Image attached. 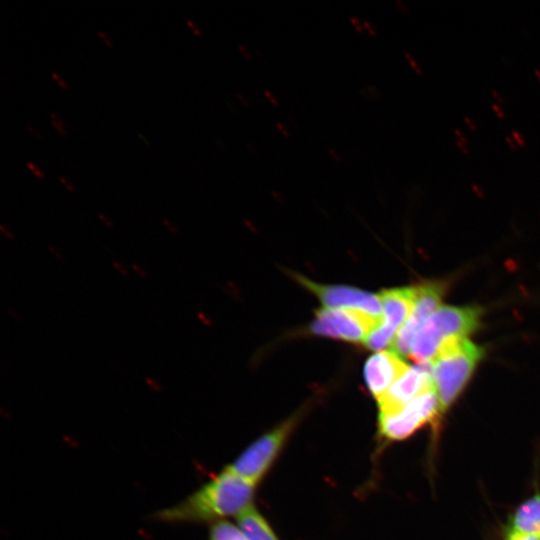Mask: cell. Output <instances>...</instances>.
<instances>
[{"label":"cell","instance_id":"cell-1","mask_svg":"<svg viewBox=\"0 0 540 540\" xmlns=\"http://www.w3.org/2000/svg\"><path fill=\"white\" fill-rule=\"evenodd\" d=\"M256 485L224 468L214 478L155 518L169 523H208L238 516L251 505Z\"/></svg>","mask_w":540,"mask_h":540},{"label":"cell","instance_id":"cell-2","mask_svg":"<svg viewBox=\"0 0 540 540\" xmlns=\"http://www.w3.org/2000/svg\"><path fill=\"white\" fill-rule=\"evenodd\" d=\"M483 354L481 346L466 338L451 339L441 345L430 362L442 411L460 395Z\"/></svg>","mask_w":540,"mask_h":540},{"label":"cell","instance_id":"cell-3","mask_svg":"<svg viewBox=\"0 0 540 540\" xmlns=\"http://www.w3.org/2000/svg\"><path fill=\"white\" fill-rule=\"evenodd\" d=\"M482 313L478 306L439 307L416 334L409 357L416 363L430 362L444 342L465 338L474 332Z\"/></svg>","mask_w":540,"mask_h":540},{"label":"cell","instance_id":"cell-4","mask_svg":"<svg viewBox=\"0 0 540 540\" xmlns=\"http://www.w3.org/2000/svg\"><path fill=\"white\" fill-rule=\"evenodd\" d=\"M300 416L296 413L258 437L226 468L257 486L278 458Z\"/></svg>","mask_w":540,"mask_h":540},{"label":"cell","instance_id":"cell-5","mask_svg":"<svg viewBox=\"0 0 540 540\" xmlns=\"http://www.w3.org/2000/svg\"><path fill=\"white\" fill-rule=\"evenodd\" d=\"M443 412L435 389L427 390L396 413L379 414L378 432L384 441H402L423 426H437Z\"/></svg>","mask_w":540,"mask_h":540},{"label":"cell","instance_id":"cell-6","mask_svg":"<svg viewBox=\"0 0 540 540\" xmlns=\"http://www.w3.org/2000/svg\"><path fill=\"white\" fill-rule=\"evenodd\" d=\"M381 321L363 311L326 307L316 311L310 330L315 335L359 343L364 342Z\"/></svg>","mask_w":540,"mask_h":540},{"label":"cell","instance_id":"cell-7","mask_svg":"<svg viewBox=\"0 0 540 540\" xmlns=\"http://www.w3.org/2000/svg\"><path fill=\"white\" fill-rule=\"evenodd\" d=\"M382 321L364 341L365 346L378 351L391 342L409 317L416 299V287L385 289L379 293Z\"/></svg>","mask_w":540,"mask_h":540},{"label":"cell","instance_id":"cell-8","mask_svg":"<svg viewBox=\"0 0 540 540\" xmlns=\"http://www.w3.org/2000/svg\"><path fill=\"white\" fill-rule=\"evenodd\" d=\"M292 277L329 308L355 309L382 320L379 294L349 286L319 284L298 273Z\"/></svg>","mask_w":540,"mask_h":540},{"label":"cell","instance_id":"cell-9","mask_svg":"<svg viewBox=\"0 0 540 540\" xmlns=\"http://www.w3.org/2000/svg\"><path fill=\"white\" fill-rule=\"evenodd\" d=\"M445 288L446 285L442 282H428L416 286L413 309L392 343L393 351L399 355H409L416 334L439 308Z\"/></svg>","mask_w":540,"mask_h":540},{"label":"cell","instance_id":"cell-10","mask_svg":"<svg viewBox=\"0 0 540 540\" xmlns=\"http://www.w3.org/2000/svg\"><path fill=\"white\" fill-rule=\"evenodd\" d=\"M433 388L431 362L417 363V365L409 368L377 399L379 414L396 413L415 397Z\"/></svg>","mask_w":540,"mask_h":540},{"label":"cell","instance_id":"cell-11","mask_svg":"<svg viewBox=\"0 0 540 540\" xmlns=\"http://www.w3.org/2000/svg\"><path fill=\"white\" fill-rule=\"evenodd\" d=\"M409 369L395 351H380L369 357L364 377L370 393L377 400Z\"/></svg>","mask_w":540,"mask_h":540},{"label":"cell","instance_id":"cell-12","mask_svg":"<svg viewBox=\"0 0 540 540\" xmlns=\"http://www.w3.org/2000/svg\"><path fill=\"white\" fill-rule=\"evenodd\" d=\"M540 535V493L521 503L511 515L506 536Z\"/></svg>","mask_w":540,"mask_h":540},{"label":"cell","instance_id":"cell-13","mask_svg":"<svg viewBox=\"0 0 540 540\" xmlns=\"http://www.w3.org/2000/svg\"><path fill=\"white\" fill-rule=\"evenodd\" d=\"M236 518L238 526L249 540H279L268 521L254 505Z\"/></svg>","mask_w":540,"mask_h":540},{"label":"cell","instance_id":"cell-14","mask_svg":"<svg viewBox=\"0 0 540 540\" xmlns=\"http://www.w3.org/2000/svg\"><path fill=\"white\" fill-rule=\"evenodd\" d=\"M209 538L210 540H249L240 527L226 520L211 525Z\"/></svg>","mask_w":540,"mask_h":540},{"label":"cell","instance_id":"cell-15","mask_svg":"<svg viewBox=\"0 0 540 540\" xmlns=\"http://www.w3.org/2000/svg\"><path fill=\"white\" fill-rule=\"evenodd\" d=\"M48 115H49L51 125L53 126L55 131L60 136L67 137L68 136V131H67L66 124H65L64 120L62 119V117L55 111H50L48 113Z\"/></svg>","mask_w":540,"mask_h":540},{"label":"cell","instance_id":"cell-16","mask_svg":"<svg viewBox=\"0 0 540 540\" xmlns=\"http://www.w3.org/2000/svg\"><path fill=\"white\" fill-rule=\"evenodd\" d=\"M26 167L37 179H45L46 176L44 171L36 163L32 161H27Z\"/></svg>","mask_w":540,"mask_h":540},{"label":"cell","instance_id":"cell-17","mask_svg":"<svg viewBox=\"0 0 540 540\" xmlns=\"http://www.w3.org/2000/svg\"><path fill=\"white\" fill-rule=\"evenodd\" d=\"M405 58L407 59L410 67L414 70V72L418 75V76H422L423 75V70L421 68V66L419 65V63L414 59V57L408 53V52H405Z\"/></svg>","mask_w":540,"mask_h":540},{"label":"cell","instance_id":"cell-18","mask_svg":"<svg viewBox=\"0 0 540 540\" xmlns=\"http://www.w3.org/2000/svg\"><path fill=\"white\" fill-rule=\"evenodd\" d=\"M185 24L195 37L201 38L203 36L202 29L194 21H192L191 19H186Z\"/></svg>","mask_w":540,"mask_h":540},{"label":"cell","instance_id":"cell-19","mask_svg":"<svg viewBox=\"0 0 540 540\" xmlns=\"http://www.w3.org/2000/svg\"><path fill=\"white\" fill-rule=\"evenodd\" d=\"M51 78L54 80V82L63 90L68 89L69 85L67 81L57 72L51 71L50 72Z\"/></svg>","mask_w":540,"mask_h":540},{"label":"cell","instance_id":"cell-20","mask_svg":"<svg viewBox=\"0 0 540 540\" xmlns=\"http://www.w3.org/2000/svg\"><path fill=\"white\" fill-rule=\"evenodd\" d=\"M58 181L59 183L70 193H75L76 192V187L75 185L72 183V181H70L67 177L63 176V175H59L58 176Z\"/></svg>","mask_w":540,"mask_h":540},{"label":"cell","instance_id":"cell-21","mask_svg":"<svg viewBox=\"0 0 540 540\" xmlns=\"http://www.w3.org/2000/svg\"><path fill=\"white\" fill-rule=\"evenodd\" d=\"M96 33H97V36L101 39V41L104 43V45H106L108 48L114 47V43L112 39L106 32L98 29Z\"/></svg>","mask_w":540,"mask_h":540},{"label":"cell","instance_id":"cell-22","mask_svg":"<svg viewBox=\"0 0 540 540\" xmlns=\"http://www.w3.org/2000/svg\"><path fill=\"white\" fill-rule=\"evenodd\" d=\"M511 137L514 140V142L516 143L517 146L525 147L526 141H525L524 136L520 132H518L516 130L512 131V136Z\"/></svg>","mask_w":540,"mask_h":540},{"label":"cell","instance_id":"cell-23","mask_svg":"<svg viewBox=\"0 0 540 540\" xmlns=\"http://www.w3.org/2000/svg\"><path fill=\"white\" fill-rule=\"evenodd\" d=\"M26 129L35 140L43 139L42 133L34 125L27 124Z\"/></svg>","mask_w":540,"mask_h":540},{"label":"cell","instance_id":"cell-24","mask_svg":"<svg viewBox=\"0 0 540 540\" xmlns=\"http://www.w3.org/2000/svg\"><path fill=\"white\" fill-rule=\"evenodd\" d=\"M505 540H540V535L506 536Z\"/></svg>","mask_w":540,"mask_h":540},{"label":"cell","instance_id":"cell-25","mask_svg":"<svg viewBox=\"0 0 540 540\" xmlns=\"http://www.w3.org/2000/svg\"><path fill=\"white\" fill-rule=\"evenodd\" d=\"M350 22L358 33L365 32L363 22H361L359 18L352 16L350 18Z\"/></svg>","mask_w":540,"mask_h":540},{"label":"cell","instance_id":"cell-26","mask_svg":"<svg viewBox=\"0 0 540 540\" xmlns=\"http://www.w3.org/2000/svg\"><path fill=\"white\" fill-rule=\"evenodd\" d=\"M491 108H492V110L495 113L497 118H499L501 120L506 118V114H505L503 108L501 107V105H499L497 103H493Z\"/></svg>","mask_w":540,"mask_h":540},{"label":"cell","instance_id":"cell-27","mask_svg":"<svg viewBox=\"0 0 540 540\" xmlns=\"http://www.w3.org/2000/svg\"><path fill=\"white\" fill-rule=\"evenodd\" d=\"M97 216L99 220L102 221L108 229L113 228V222L106 214L100 212Z\"/></svg>","mask_w":540,"mask_h":540},{"label":"cell","instance_id":"cell-28","mask_svg":"<svg viewBox=\"0 0 540 540\" xmlns=\"http://www.w3.org/2000/svg\"><path fill=\"white\" fill-rule=\"evenodd\" d=\"M162 222H163L164 226H165L171 233H177V232H178V227L176 226V224H174L173 222H171L169 219L163 218V219H162Z\"/></svg>","mask_w":540,"mask_h":540},{"label":"cell","instance_id":"cell-29","mask_svg":"<svg viewBox=\"0 0 540 540\" xmlns=\"http://www.w3.org/2000/svg\"><path fill=\"white\" fill-rule=\"evenodd\" d=\"M364 29L368 32V34L372 37L377 36V31L373 24H371L368 21H363Z\"/></svg>","mask_w":540,"mask_h":540},{"label":"cell","instance_id":"cell-30","mask_svg":"<svg viewBox=\"0 0 540 540\" xmlns=\"http://www.w3.org/2000/svg\"><path fill=\"white\" fill-rule=\"evenodd\" d=\"M454 134L457 137V141H460V142L468 145V140H467L464 132L461 129L455 128L454 129Z\"/></svg>","mask_w":540,"mask_h":540},{"label":"cell","instance_id":"cell-31","mask_svg":"<svg viewBox=\"0 0 540 540\" xmlns=\"http://www.w3.org/2000/svg\"><path fill=\"white\" fill-rule=\"evenodd\" d=\"M464 122L471 131H477V124L472 118L465 116Z\"/></svg>","mask_w":540,"mask_h":540},{"label":"cell","instance_id":"cell-32","mask_svg":"<svg viewBox=\"0 0 540 540\" xmlns=\"http://www.w3.org/2000/svg\"><path fill=\"white\" fill-rule=\"evenodd\" d=\"M238 50L239 52L243 55V57L248 60V61H251L252 60V56L248 50V48H246L245 46L243 45H238Z\"/></svg>","mask_w":540,"mask_h":540},{"label":"cell","instance_id":"cell-33","mask_svg":"<svg viewBox=\"0 0 540 540\" xmlns=\"http://www.w3.org/2000/svg\"><path fill=\"white\" fill-rule=\"evenodd\" d=\"M0 231L8 239H14V235L11 230L4 224H0Z\"/></svg>","mask_w":540,"mask_h":540},{"label":"cell","instance_id":"cell-34","mask_svg":"<svg viewBox=\"0 0 540 540\" xmlns=\"http://www.w3.org/2000/svg\"><path fill=\"white\" fill-rule=\"evenodd\" d=\"M132 268L140 277H142V278L147 277L146 271L141 266H139L138 264L133 263Z\"/></svg>","mask_w":540,"mask_h":540},{"label":"cell","instance_id":"cell-35","mask_svg":"<svg viewBox=\"0 0 540 540\" xmlns=\"http://www.w3.org/2000/svg\"><path fill=\"white\" fill-rule=\"evenodd\" d=\"M491 94H492V97L495 99V103L501 105L504 103V98L503 96L496 90V89H493L491 91Z\"/></svg>","mask_w":540,"mask_h":540},{"label":"cell","instance_id":"cell-36","mask_svg":"<svg viewBox=\"0 0 540 540\" xmlns=\"http://www.w3.org/2000/svg\"><path fill=\"white\" fill-rule=\"evenodd\" d=\"M276 127L284 137H289V131L286 126L281 122H276Z\"/></svg>","mask_w":540,"mask_h":540},{"label":"cell","instance_id":"cell-37","mask_svg":"<svg viewBox=\"0 0 540 540\" xmlns=\"http://www.w3.org/2000/svg\"><path fill=\"white\" fill-rule=\"evenodd\" d=\"M113 267L123 276H128L127 270L121 263L113 262Z\"/></svg>","mask_w":540,"mask_h":540},{"label":"cell","instance_id":"cell-38","mask_svg":"<svg viewBox=\"0 0 540 540\" xmlns=\"http://www.w3.org/2000/svg\"><path fill=\"white\" fill-rule=\"evenodd\" d=\"M264 94L266 96V98L275 106L278 105V101L276 99V97L274 96V94L272 92H270L269 90H264Z\"/></svg>","mask_w":540,"mask_h":540},{"label":"cell","instance_id":"cell-39","mask_svg":"<svg viewBox=\"0 0 540 540\" xmlns=\"http://www.w3.org/2000/svg\"><path fill=\"white\" fill-rule=\"evenodd\" d=\"M48 250L59 260H62L63 259V255L62 253L60 252V250L58 248H55L51 245L48 246Z\"/></svg>","mask_w":540,"mask_h":540},{"label":"cell","instance_id":"cell-40","mask_svg":"<svg viewBox=\"0 0 540 540\" xmlns=\"http://www.w3.org/2000/svg\"><path fill=\"white\" fill-rule=\"evenodd\" d=\"M456 146L458 147V149L463 154H465V155L469 154V148H468L467 144H464V143L456 140Z\"/></svg>","mask_w":540,"mask_h":540},{"label":"cell","instance_id":"cell-41","mask_svg":"<svg viewBox=\"0 0 540 540\" xmlns=\"http://www.w3.org/2000/svg\"><path fill=\"white\" fill-rule=\"evenodd\" d=\"M505 141H506L508 147H509L512 151H516V149H517L518 146L516 145V143L514 142V140L512 139V137L506 136V137H505Z\"/></svg>","mask_w":540,"mask_h":540},{"label":"cell","instance_id":"cell-42","mask_svg":"<svg viewBox=\"0 0 540 540\" xmlns=\"http://www.w3.org/2000/svg\"><path fill=\"white\" fill-rule=\"evenodd\" d=\"M471 187H472V190L475 192L476 195H478L479 197L484 196V192H483V190L481 189V187L479 185H477L476 183H473Z\"/></svg>","mask_w":540,"mask_h":540},{"label":"cell","instance_id":"cell-43","mask_svg":"<svg viewBox=\"0 0 540 540\" xmlns=\"http://www.w3.org/2000/svg\"><path fill=\"white\" fill-rule=\"evenodd\" d=\"M396 5L398 6L399 10L403 13H407L408 11V8L407 6L405 5V3L401 0H397L396 2Z\"/></svg>","mask_w":540,"mask_h":540},{"label":"cell","instance_id":"cell-44","mask_svg":"<svg viewBox=\"0 0 540 540\" xmlns=\"http://www.w3.org/2000/svg\"><path fill=\"white\" fill-rule=\"evenodd\" d=\"M329 154L330 156L332 157L333 160L337 161V162H340L341 161V157L338 155V153L336 151H334L333 149H329Z\"/></svg>","mask_w":540,"mask_h":540},{"label":"cell","instance_id":"cell-45","mask_svg":"<svg viewBox=\"0 0 540 540\" xmlns=\"http://www.w3.org/2000/svg\"><path fill=\"white\" fill-rule=\"evenodd\" d=\"M138 138L147 146V147H151L150 145V142L147 140L146 136L141 134V133H138Z\"/></svg>","mask_w":540,"mask_h":540},{"label":"cell","instance_id":"cell-46","mask_svg":"<svg viewBox=\"0 0 540 540\" xmlns=\"http://www.w3.org/2000/svg\"><path fill=\"white\" fill-rule=\"evenodd\" d=\"M146 382L148 383L149 386L153 387L154 389H159V385L156 384V382L153 379L147 377Z\"/></svg>","mask_w":540,"mask_h":540},{"label":"cell","instance_id":"cell-47","mask_svg":"<svg viewBox=\"0 0 540 540\" xmlns=\"http://www.w3.org/2000/svg\"><path fill=\"white\" fill-rule=\"evenodd\" d=\"M215 145L216 147H218L221 151H225L226 148H225V145L222 143V141L220 139H216L215 140Z\"/></svg>","mask_w":540,"mask_h":540},{"label":"cell","instance_id":"cell-48","mask_svg":"<svg viewBox=\"0 0 540 540\" xmlns=\"http://www.w3.org/2000/svg\"><path fill=\"white\" fill-rule=\"evenodd\" d=\"M236 97L238 98V100H240L243 103V105L248 106V101L245 99V97L242 94L236 93Z\"/></svg>","mask_w":540,"mask_h":540},{"label":"cell","instance_id":"cell-49","mask_svg":"<svg viewBox=\"0 0 540 540\" xmlns=\"http://www.w3.org/2000/svg\"><path fill=\"white\" fill-rule=\"evenodd\" d=\"M7 313H8L9 315L13 316L14 318H16V320H20V318L17 316V314H16L13 310L8 309V310H7Z\"/></svg>","mask_w":540,"mask_h":540},{"label":"cell","instance_id":"cell-50","mask_svg":"<svg viewBox=\"0 0 540 540\" xmlns=\"http://www.w3.org/2000/svg\"><path fill=\"white\" fill-rule=\"evenodd\" d=\"M534 75L536 76V78H537L538 81L540 82V70H539V69H535V70H534Z\"/></svg>","mask_w":540,"mask_h":540}]
</instances>
